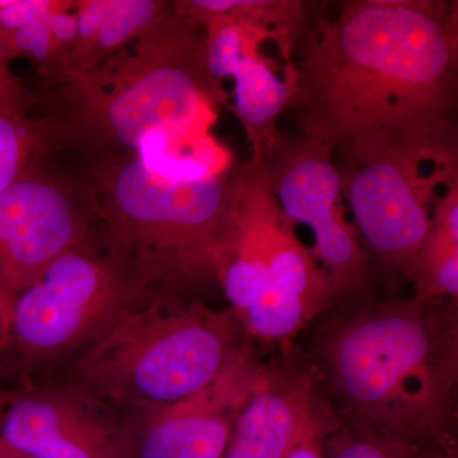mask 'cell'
Here are the masks:
<instances>
[{
    "instance_id": "obj_1",
    "label": "cell",
    "mask_w": 458,
    "mask_h": 458,
    "mask_svg": "<svg viewBox=\"0 0 458 458\" xmlns=\"http://www.w3.org/2000/svg\"><path fill=\"white\" fill-rule=\"evenodd\" d=\"M456 3L346 0L319 17L288 107L337 167L417 159L458 171Z\"/></svg>"
},
{
    "instance_id": "obj_2",
    "label": "cell",
    "mask_w": 458,
    "mask_h": 458,
    "mask_svg": "<svg viewBox=\"0 0 458 458\" xmlns=\"http://www.w3.org/2000/svg\"><path fill=\"white\" fill-rule=\"evenodd\" d=\"M313 357L343 424L428 447L454 441L457 301L348 303L318 328Z\"/></svg>"
},
{
    "instance_id": "obj_3",
    "label": "cell",
    "mask_w": 458,
    "mask_h": 458,
    "mask_svg": "<svg viewBox=\"0 0 458 458\" xmlns=\"http://www.w3.org/2000/svg\"><path fill=\"white\" fill-rule=\"evenodd\" d=\"M40 122L47 146L89 164L132 155L148 134L210 131L225 95L208 73L203 29L177 5L125 49L54 86Z\"/></svg>"
},
{
    "instance_id": "obj_4",
    "label": "cell",
    "mask_w": 458,
    "mask_h": 458,
    "mask_svg": "<svg viewBox=\"0 0 458 458\" xmlns=\"http://www.w3.org/2000/svg\"><path fill=\"white\" fill-rule=\"evenodd\" d=\"M243 358L231 313L150 292L54 379L135 417L203 393Z\"/></svg>"
},
{
    "instance_id": "obj_5",
    "label": "cell",
    "mask_w": 458,
    "mask_h": 458,
    "mask_svg": "<svg viewBox=\"0 0 458 458\" xmlns=\"http://www.w3.org/2000/svg\"><path fill=\"white\" fill-rule=\"evenodd\" d=\"M236 172L181 181L148 170L134 155L90 162L99 223L155 291L185 294L216 279L231 222Z\"/></svg>"
},
{
    "instance_id": "obj_6",
    "label": "cell",
    "mask_w": 458,
    "mask_h": 458,
    "mask_svg": "<svg viewBox=\"0 0 458 458\" xmlns=\"http://www.w3.org/2000/svg\"><path fill=\"white\" fill-rule=\"evenodd\" d=\"M150 292L157 291L99 225L16 295L0 360H11L20 386L51 381Z\"/></svg>"
},
{
    "instance_id": "obj_7",
    "label": "cell",
    "mask_w": 458,
    "mask_h": 458,
    "mask_svg": "<svg viewBox=\"0 0 458 458\" xmlns=\"http://www.w3.org/2000/svg\"><path fill=\"white\" fill-rule=\"evenodd\" d=\"M260 165L286 219L311 228L335 301H364L369 267L360 234L342 210V176L333 153L303 138L289 140L279 134Z\"/></svg>"
},
{
    "instance_id": "obj_8",
    "label": "cell",
    "mask_w": 458,
    "mask_h": 458,
    "mask_svg": "<svg viewBox=\"0 0 458 458\" xmlns=\"http://www.w3.org/2000/svg\"><path fill=\"white\" fill-rule=\"evenodd\" d=\"M98 225L89 180L50 174L38 158L0 194V289L16 298Z\"/></svg>"
},
{
    "instance_id": "obj_9",
    "label": "cell",
    "mask_w": 458,
    "mask_h": 458,
    "mask_svg": "<svg viewBox=\"0 0 458 458\" xmlns=\"http://www.w3.org/2000/svg\"><path fill=\"white\" fill-rule=\"evenodd\" d=\"M428 165L387 157L337 167L358 234L379 264L401 278L411 276L437 189L458 183V172L429 171Z\"/></svg>"
},
{
    "instance_id": "obj_10",
    "label": "cell",
    "mask_w": 458,
    "mask_h": 458,
    "mask_svg": "<svg viewBox=\"0 0 458 458\" xmlns=\"http://www.w3.org/2000/svg\"><path fill=\"white\" fill-rule=\"evenodd\" d=\"M125 415L68 382L8 394L0 443L44 458H123Z\"/></svg>"
},
{
    "instance_id": "obj_11",
    "label": "cell",
    "mask_w": 458,
    "mask_h": 458,
    "mask_svg": "<svg viewBox=\"0 0 458 458\" xmlns=\"http://www.w3.org/2000/svg\"><path fill=\"white\" fill-rule=\"evenodd\" d=\"M339 426L311 373L293 367L259 369L223 458H285L306 443H321Z\"/></svg>"
},
{
    "instance_id": "obj_12",
    "label": "cell",
    "mask_w": 458,
    "mask_h": 458,
    "mask_svg": "<svg viewBox=\"0 0 458 458\" xmlns=\"http://www.w3.org/2000/svg\"><path fill=\"white\" fill-rule=\"evenodd\" d=\"M258 370L243 358L203 393L168 408L125 417L123 458H223L234 419Z\"/></svg>"
},
{
    "instance_id": "obj_13",
    "label": "cell",
    "mask_w": 458,
    "mask_h": 458,
    "mask_svg": "<svg viewBox=\"0 0 458 458\" xmlns=\"http://www.w3.org/2000/svg\"><path fill=\"white\" fill-rule=\"evenodd\" d=\"M234 81L233 110L245 129L251 146L250 161L261 164L267 150L278 140L276 122L288 107L293 84L278 77L261 47L247 51L232 71Z\"/></svg>"
},
{
    "instance_id": "obj_14",
    "label": "cell",
    "mask_w": 458,
    "mask_h": 458,
    "mask_svg": "<svg viewBox=\"0 0 458 458\" xmlns=\"http://www.w3.org/2000/svg\"><path fill=\"white\" fill-rule=\"evenodd\" d=\"M419 300L458 297V183L433 205L430 225L419 249L411 276Z\"/></svg>"
},
{
    "instance_id": "obj_15",
    "label": "cell",
    "mask_w": 458,
    "mask_h": 458,
    "mask_svg": "<svg viewBox=\"0 0 458 458\" xmlns=\"http://www.w3.org/2000/svg\"><path fill=\"white\" fill-rule=\"evenodd\" d=\"M77 32L75 2L51 0L49 8L25 25L0 33L12 59L26 57L53 86L66 82Z\"/></svg>"
},
{
    "instance_id": "obj_16",
    "label": "cell",
    "mask_w": 458,
    "mask_h": 458,
    "mask_svg": "<svg viewBox=\"0 0 458 458\" xmlns=\"http://www.w3.org/2000/svg\"><path fill=\"white\" fill-rule=\"evenodd\" d=\"M170 7L171 3L158 0H107L98 31L89 47L72 62L68 81L92 71L138 40Z\"/></svg>"
},
{
    "instance_id": "obj_17",
    "label": "cell",
    "mask_w": 458,
    "mask_h": 458,
    "mask_svg": "<svg viewBox=\"0 0 458 458\" xmlns=\"http://www.w3.org/2000/svg\"><path fill=\"white\" fill-rule=\"evenodd\" d=\"M433 447L342 421L321 443L324 458H430Z\"/></svg>"
},
{
    "instance_id": "obj_18",
    "label": "cell",
    "mask_w": 458,
    "mask_h": 458,
    "mask_svg": "<svg viewBox=\"0 0 458 458\" xmlns=\"http://www.w3.org/2000/svg\"><path fill=\"white\" fill-rule=\"evenodd\" d=\"M47 148L38 120L0 114V194Z\"/></svg>"
},
{
    "instance_id": "obj_19",
    "label": "cell",
    "mask_w": 458,
    "mask_h": 458,
    "mask_svg": "<svg viewBox=\"0 0 458 458\" xmlns=\"http://www.w3.org/2000/svg\"><path fill=\"white\" fill-rule=\"evenodd\" d=\"M12 60L0 42V114L27 116L31 98L20 78L12 71Z\"/></svg>"
},
{
    "instance_id": "obj_20",
    "label": "cell",
    "mask_w": 458,
    "mask_h": 458,
    "mask_svg": "<svg viewBox=\"0 0 458 458\" xmlns=\"http://www.w3.org/2000/svg\"><path fill=\"white\" fill-rule=\"evenodd\" d=\"M14 298L0 289V360L7 351L11 337L12 312Z\"/></svg>"
},
{
    "instance_id": "obj_21",
    "label": "cell",
    "mask_w": 458,
    "mask_h": 458,
    "mask_svg": "<svg viewBox=\"0 0 458 458\" xmlns=\"http://www.w3.org/2000/svg\"><path fill=\"white\" fill-rule=\"evenodd\" d=\"M321 443H306V445L294 448L285 458H324L321 452Z\"/></svg>"
},
{
    "instance_id": "obj_22",
    "label": "cell",
    "mask_w": 458,
    "mask_h": 458,
    "mask_svg": "<svg viewBox=\"0 0 458 458\" xmlns=\"http://www.w3.org/2000/svg\"><path fill=\"white\" fill-rule=\"evenodd\" d=\"M430 458H457L456 442L452 441L434 445L430 452Z\"/></svg>"
},
{
    "instance_id": "obj_23",
    "label": "cell",
    "mask_w": 458,
    "mask_h": 458,
    "mask_svg": "<svg viewBox=\"0 0 458 458\" xmlns=\"http://www.w3.org/2000/svg\"><path fill=\"white\" fill-rule=\"evenodd\" d=\"M0 458H44L38 456H33V454H25V452H20L9 448L7 445L0 443Z\"/></svg>"
},
{
    "instance_id": "obj_24",
    "label": "cell",
    "mask_w": 458,
    "mask_h": 458,
    "mask_svg": "<svg viewBox=\"0 0 458 458\" xmlns=\"http://www.w3.org/2000/svg\"><path fill=\"white\" fill-rule=\"evenodd\" d=\"M8 394L0 391V428H2L3 415H4L5 405H7Z\"/></svg>"
}]
</instances>
